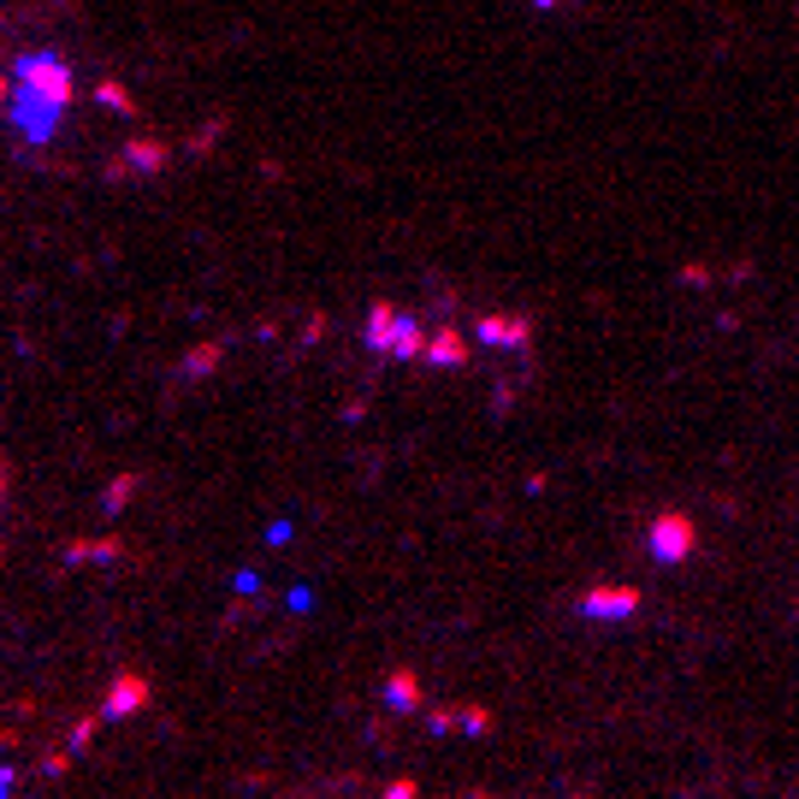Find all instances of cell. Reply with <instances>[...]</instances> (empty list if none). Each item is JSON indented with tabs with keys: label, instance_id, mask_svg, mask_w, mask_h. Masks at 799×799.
<instances>
[{
	"label": "cell",
	"instance_id": "1",
	"mask_svg": "<svg viewBox=\"0 0 799 799\" xmlns=\"http://www.w3.org/2000/svg\"><path fill=\"white\" fill-rule=\"evenodd\" d=\"M65 101H72V72H65L54 54L19 60V131L30 136V143H42V136L54 131Z\"/></svg>",
	"mask_w": 799,
	"mask_h": 799
},
{
	"label": "cell",
	"instance_id": "2",
	"mask_svg": "<svg viewBox=\"0 0 799 799\" xmlns=\"http://www.w3.org/2000/svg\"><path fill=\"white\" fill-rule=\"evenodd\" d=\"M154 699V687H148V675L143 669H119L113 682H107V699H101V717L107 723H131V717H143Z\"/></svg>",
	"mask_w": 799,
	"mask_h": 799
},
{
	"label": "cell",
	"instance_id": "3",
	"mask_svg": "<svg viewBox=\"0 0 799 799\" xmlns=\"http://www.w3.org/2000/svg\"><path fill=\"white\" fill-rule=\"evenodd\" d=\"M646 545H652V557H657V563H687V557H693V545H699V527H693L687 515H657Z\"/></svg>",
	"mask_w": 799,
	"mask_h": 799
},
{
	"label": "cell",
	"instance_id": "4",
	"mask_svg": "<svg viewBox=\"0 0 799 799\" xmlns=\"http://www.w3.org/2000/svg\"><path fill=\"white\" fill-rule=\"evenodd\" d=\"M634 611H639L634 586H593V593L581 598V616L586 622H628Z\"/></svg>",
	"mask_w": 799,
	"mask_h": 799
},
{
	"label": "cell",
	"instance_id": "5",
	"mask_svg": "<svg viewBox=\"0 0 799 799\" xmlns=\"http://www.w3.org/2000/svg\"><path fill=\"white\" fill-rule=\"evenodd\" d=\"M432 735H492V710L485 705H450V710H427Z\"/></svg>",
	"mask_w": 799,
	"mask_h": 799
},
{
	"label": "cell",
	"instance_id": "6",
	"mask_svg": "<svg viewBox=\"0 0 799 799\" xmlns=\"http://www.w3.org/2000/svg\"><path fill=\"white\" fill-rule=\"evenodd\" d=\"M386 710H391V717H421V710H427L421 675H414V669H391L386 675Z\"/></svg>",
	"mask_w": 799,
	"mask_h": 799
},
{
	"label": "cell",
	"instance_id": "7",
	"mask_svg": "<svg viewBox=\"0 0 799 799\" xmlns=\"http://www.w3.org/2000/svg\"><path fill=\"white\" fill-rule=\"evenodd\" d=\"M474 338H480V344H492V350H527L533 326L521 320V315H485V320L474 326Z\"/></svg>",
	"mask_w": 799,
	"mask_h": 799
},
{
	"label": "cell",
	"instance_id": "8",
	"mask_svg": "<svg viewBox=\"0 0 799 799\" xmlns=\"http://www.w3.org/2000/svg\"><path fill=\"white\" fill-rule=\"evenodd\" d=\"M427 361H439V368H462V361H468V338L462 332H432L427 338Z\"/></svg>",
	"mask_w": 799,
	"mask_h": 799
},
{
	"label": "cell",
	"instance_id": "9",
	"mask_svg": "<svg viewBox=\"0 0 799 799\" xmlns=\"http://www.w3.org/2000/svg\"><path fill=\"white\" fill-rule=\"evenodd\" d=\"M101 723H107L101 710H90V717H78V723H72V735H65V746H72V752H90L95 735H101Z\"/></svg>",
	"mask_w": 799,
	"mask_h": 799
},
{
	"label": "cell",
	"instance_id": "10",
	"mask_svg": "<svg viewBox=\"0 0 799 799\" xmlns=\"http://www.w3.org/2000/svg\"><path fill=\"white\" fill-rule=\"evenodd\" d=\"M101 557H113V540H83V545H72V551H65V563H101Z\"/></svg>",
	"mask_w": 799,
	"mask_h": 799
},
{
	"label": "cell",
	"instance_id": "11",
	"mask_svg": "<svg viewBox=\"0 0 799 799\" xmlns=\"http://www.w3.org/2000/svg\"><path fill=\"white\" fill-rule=\"evenodd\" d=\"M72 758H78L72 746H60V752H48V758H42V776H54V781H60L65 770H72Z\"/></svg>",
	"mask_w": 799,
	"mask_h": 799
},
{
	"label": "cell",
	"instance_id": "12",
	"mask_svg": "<svg viewBox=\"0 0 799 799\" xmlns=\"http://www.w3.org/2000/svg\"><path fill=\"white\" fill-rule=\"evenodd\" d=\"M379 799H421V781H414V776H397Z\"/></svg>",
	"mask_w": 799,
	"mask_h": 799
},
{
	"label": "cell",
	"instance_id": "13",
	"mask_svg": "<svg viewBox=\"0 0 799 799\" xmlns=\"http://www.w3.org/2000/svg\"><path fill=\"white\" fill-rule=\"evenodd\" d=\"M131 485H136V480H113V492H107V510H125V498H131Z\"/></svg>",
	"mask_w": 799,
	"mask_h": 799
},
{
	"label": "cell",
	"instance_id": "14",
	"mask_svg": "<svg viewBox=\"0 0 799 799\" xmlns=\"http://www.w3.org/2000/svg\"><path fill=\"white\" fill-rule=\"evenodd\" d=\"M0 799H12V770L0 764Z\"/></svg>",
	"mask_w": 799,
	"mask_h": 799
},
{
	"label": "cell",
	"instance_id": "15",
	"mask_svg": "<svg viewBox=\"0 0 799 799\" xmlns=\"http://www.w3.org/2000/svg\"><path fill=\"white\" fill-rule=\"evenodd\" d=\"M0 498H7V462H0Z\"/></svg>",
	"mask_w": 799,
	"mask_h": 799
},
{
	"label": "cell",
	"instance_id": "16",
	"mask_svg": "<svg viewBox=\"0 0 799 799\" xmlns=\"http://www.w3.org/2000/svg\"><path fill=\"white\" fill-rule=\"evenodd\" d=\"M0 557H7V551H0Z\"/></svg>",
	"mask_w": 799,
	"mask_h": 799
}]
</instances>
